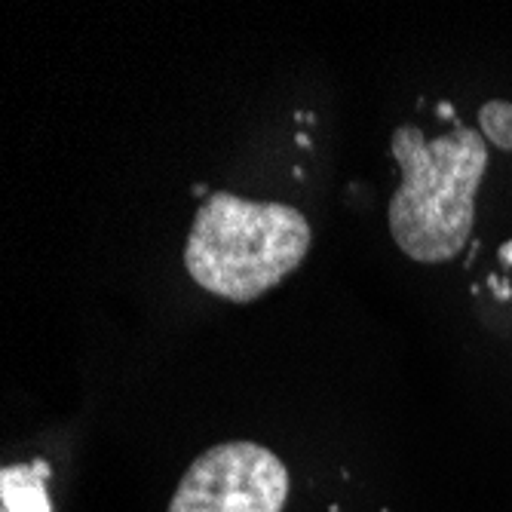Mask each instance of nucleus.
Instances as JSON below:
<instances>
[{
    "label": "nucleus",
    "instance_id": "1",
    "mask_svg": "<svg viewBox=\"0 0 512 512\" xmlns=\"http://www.w3.org/2000/svg\"><path fill=\"white\" fill-rule=\"evenodd\" d=\"M402 184L390 197L387 224L396 246L421 264H442L463 252L476 224V194L488 172V148L479 129L454 123L430 138L402 123L390 135Z\"/></svg>",
    "mask_w": 512,
    "mask_h": 512
},
{
    "label": "nucleus",
    "instance_id": "2",
    "mask_svg": "<svg viewBox=\"0 0 512 512\" xmlns=\"http://www.w3.org/2000/svg\"><path fill=\"white\" fill-rule=\"evenodd\" d=\"M310 243L313 230L301 209L212 191L188 230L184 270L206 292L249 304L295 273Z\"/></svg>",
    "mask_w": 512,
    "mask_h": 512
},
{
    "label": "nucleus",
    "instance_id": "3",
    "mask_svg": "<svg viewBox=\"0 0 512 512\" xmlns=\"http://www.w3.org/2000/svg\"><path fill=\"white\" fill-rule=\"evenodd\" d=\"M289 470L270 448L221 442L184 470L169 512H283Z\"/></svg>",
    "mask_w": 512,
    "mask_h": 512
},
{
    "label": "nucleus",
    "instance_id": "4",
    "mask_svg": "<svg viewBox=\"0 0 512 512\" xmlns=\"http://www.w3.org/2000/svg\"><path fill=\"white\" fill-rule=\"evenodd\" d=\"M46 479H50V463L40 457L19 467H4L0 473L4 512H53L46 497Z\"/></svg>",
    "mask_w": 512,
    "mask_h": 512
},
{
    "label": "nucleus",
    "instance_id": "5",
    "mask_svg": "<svg viewBox=\"0 0 512 512\" xmlns=\"http://www.w3.org/2000/svg\"><path fill=\"white\" fill-rule=\"evenodd\" d=\"M479 132L500 151H512V105L500 99L485 102L479 108Z\"/></svg>",
    "mask_w": 512,
    "mask_h": 512
},
{
    "label": "nucleus",
    "instance_id": "6",
    "mask_svg": "<svg viewBox=\"0 0 512 512\" xmlns=\"http://www.w3.org/2000/svg\"><path fill=\"white\" fill-rule=\"evenodd\" d=\"M488 286L497 292V298H509V295H512V289H506V286L500 283V276H491V279H488Z\"/></svg>",
    "mask_w": 512,
    "mask_h": 512
},
{
    "label": "nucleus",
    "instance_id": "7",
    "mask_svg": "<svg viewBox=\"0 0 512 512\" xmlns=\"http://www.w3.org/2000/svg\"><path fill=\"white\" fill-rule=\"evenodd\" d=\"M500 261L512 267V243H503V246H500Z\"/></svg>",
    "mask_w": 512,
    "mask_h": 512
},
{
    "label": "nucleus",
    "instance_id": "8",
    "mask_svg": "<svg viewBox=\"0 0 512 512\" xmlns=\"http://www.w3.org/2000/svg\"><path fill=\"white\" fill-rule=\"evenodd\" d=\"M439 117H445V120H454V108H451L448 102H442V105H439ZM454 123H457V120H454Z\"/></svg>",
    "mask_w": 512,
    "mask_h": 512
},
{
    "label": "nucleus",
    "instance_id": "9",
    "mask_svg": "<svg viewBox=\"0 0 512 512\" xmlns=\"http://www.w3.org/2000/svg\"><path fill=\"white\" fill-rule=\"evenodd\" d=\"M298 145H304V148H310V138H307L304 132H298Z\"/></svg>",
    "mask_w": 512,
    "mask_h": 512
}]
</instances>
